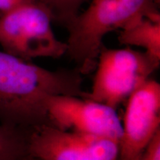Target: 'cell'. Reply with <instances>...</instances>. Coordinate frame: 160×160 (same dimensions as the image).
I'll return each mask as SVG.
<instances>
[{
	"label": "cell",
	"instance_id": "1",
	"mask_svg": "<svg viewBox=\"0 0 160 160\" xmlns=\"http://www.w3.org/2000/svg\"><path fill=\"white\" fill-rule=\"evenodd\" d=\"M82 82L76 68L50 71L0 51V124L28 131L51 125L46 99L55 95L84 98Z\"/></svg>",
	"mask_w": 160,
	"mask_h": 160
},
{
	"label": "cell",
	"instance_id": "2",
	"mask_svg": "<svg viewBox=\"0 0 160 160\" xmlns=\"http://www.w3.org/2000/svg\"><path fill=\"white\" fill-rule=\"evenodd\" d=\"M159 0H93L85 12L65 25L68 32L65 54L82 75L96 68L105 36L140 18L160 20Z\"/></svg>",
	"mask_w": 160,
	"mask_h": 160
},
{
	"label": "cell",
	"instance_id": "3",
	"mask_svg": "<svg viewBox=\"0 0 160 160\" xmlns=\"http://www.w3.org/2000/svg\"><path fill=\"white\" fill-rule=\"evenodd\" d=\"M53 16L38 0L0 13V45L3 51L26 61L65 55L66 42L56 37Z\"/></svg>",
	"mask_w": 160,
	"mask_h": 160
},
{
	"label": "cell",
	"instance_id": "4",
	"mask_svg": "<svg viewBox=\"0 0 160 160\" xmlns=\"http://www.w3.org/2000/svg\"><path fill=\"white\" fill-rule=\"evenodd\" d=\"M160 61L145 52L125 48H108L102 46L96 73L90 92L85 97L117 110L132 93L150 79L159 67Z\"/></svg>",
	"mask_w": 160,
	"mask_h": 160
},
{
	"label": "cell",
	"instance_id": "5",
	"mask_svg": "<svg viewBox=\"0 0 160 160\" xmlns=\"http://www.w3.org/2000/svg\"><path fill=\"white\" fill-rule=\"evenodd\" d=\"M51 125L63 130L115 140L122 135L117 110L93 100L74 96L55 95L46 99Z\"/></svg>",
	"mask_w": 160,
	"mask_h": 160
},
{
	"label": "cell",
	"instance_id": "6",
	"mask_svg": "<svg viewBox=\"0 0 160 160\" xmlns=\"http://www.w3.org/2000/svg\"><path fill=\"white\" fill-rule=\"evenodd\" d=\"M29 149L38 160H117L119 142L45 125L31 133Z\"/></svg>",
	"mask_w": 160,
	"mask_h": 160
},
{
	"label": "cell",
	"instance_id": "7",
	"mask_svg": "<svg viewBox=\"0 0 160 160\" xmlns=\"http://www.w3.org/2000/svg\"><path fill=\"white\" fill-rule=\"evenodd\" d=\"M117 160H133L160 130V85L148 79L125 102Z\"/></svg>",
	"mask_w": 160,
	"mask_h": 160
},
{
	"label": "cell",
	"instance_id": "8",
	"mask_svg": "<svg viewBox=\"0 0 160 160\" xmlns=\"http://www.w3.org/2000/svg\"><path fill=\"white\" fill-rule=\"evenodd\" d=\"M118 40L127 46H138L160 61V20L144 17L120 30Z\"/></svg>",
	"mask_w": 160,
	"mask_h": 160
},
{
	"label": "cell",
	"instance_id": "9",
	"mask_svg": "<svg viewBox=\"0 0 160 160\" xmlns=\"http://www.w3.org/2000/svg\"><path fill=\"white\" fill-rule=\"evenodd\" d=\"M31 133L0 124V160H33L29 149Z\"/></svg>",
	"mask_w": 160,
	"mask_h": 160
},
{
	"label": "cell",
	"instance_id": "10",
	"mask_svg": "<svg viewBox=\"0 0 160 160\" xmlns=\"http://www.w3.org/2000/svg\"><path fill=\"white\" fill-rule=\"evenodd\" d=\"M51 11L53 21L65 26L78 13L85 0H38Z\"/></svg>",
	"mask_w": 160,
	"mask_h": 160
},
{
	"label": "cell",
	"instance_id": "11",
	"mask_svg": "<svg viewBox=\"0 0 160 160\" xmlns=\"http://www.w3.org/2000/svg\"><path fill=\"white\" fill-rule=\"evenodd\" d=\"M133 160H160V130L139 157Z\"/></svg>",
	"mask_w": 160,
	"mask_h": 160
},
{
	"label": "cell",
	"instance_id": "12",
	"mask_svg": "<svg viewBox=\"0 0 160 160\" xmlns=\"http://www.w3.org/2000/svg\"><path fill=\"white\" fill-rule=\"evenodd\" d=\"M36 0H0V13H6L11 10Z\"/></svg>",
	"mask_w": 160,
	"mask_h": 160
},
{
	"label": "cell",
	"instance_id": "13",
	"mask_svg": "<svg viewBox=\"0 0 160 160\" xmlns=\"http://www.w3.org/2000/svg\"><path fill=\"white\" fill-rule=\"evenodd\" d=\"M33 160H38V159H35V158H33Z\"/></svg>",
	"mask_w": 160,
	"mask_h": 160
}]
</instances>
